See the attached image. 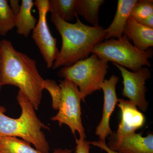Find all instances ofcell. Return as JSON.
Segmentation results:
<instances>
[{
  "instance_id": "1",
  "label": "cell",
  "mask_w": 153,
  "mask_h": 153,
  "mask_svg": "<svg viewBox=\"0 0 153 153\" xmlns=\"http://www.w3.org/2000/svg\"><path fill=\"white\" fill-rule=\"evenodd\" d=\"M1 63V84L12 85L28 99L36 110L43 97L44 79L39 73L36 60L15 49L9 40L0 41Z\"/></svg>"
},
{
  "instance_id": "2",
  "label": "cell",
  "mask_w": 153,
  "mask_h": 153,
  "mask_svg": "<svg viewBox=\"0 0 153 153\" xmlns=\"http://www.w3.org/2000/svg\"><path fill=\"white\" fill-rule=\"evenodd\" d=\"M74 24L63 21L51 13V20L62 38V46L52 68L71 66L88 58L96 45L105 40L106 32L101 26L85 25L76 17Z\"/></svg>"
},
{
  "instance_id": "3",
  "label": "cell",
  "mask_w": 153,
  "mask_h": 153,
  "mask_svg": "<svg viewBox=\"0 0 153 153\" xmlns=\"http://www.w3.org/2000/svg\"><path fill=\"white\" fill-rule=\"evenodd\" d=\"M17 99L22 110L18 118L6 116L5 108L0 106V136L19 137L41 153H49V143L42 130H49V127L39 119L33 105L20 91Z\"/></svg>"
},
{
  "instance_id": "4",
  "label": "cell",
  "mask_w": 153,
  "mask_h": 153,
  "mask_svg": "<svg viewBox=\"0 0 153 153\" xmlns=\"http://www.w3.org/2000/svg\"><path fill=\"white\" fill-rule=\"evenodd\" d=\"M108 68V62L93 53L71 66L63 67L57 72V75L76 85L82 101L85 102L86 97L101 90L100 85L104 81Z\"/></svg>"
},
{
  "instance_id": "5",
  "label": "cell",
  "mask_w": 153,
  "mask_h": 153,
  "mask_svg": "<svg viewBox=\"0 0 153 153\" xmlns=\"http://www.w3.org/2000/svg\"><path fill=\"white\" fill-rule=\"evenodd\" d=\"M91 53L107 62L111 61L133 71L145 66L150 67L149 59L153 55L152 48L141 51L134 46L125 35L120 39L102 41L94 47Z\"/></svg>"
},
{
  "instance_id": "6",
  "label": "cell",
  "mask_w": 153,
  "mask_h": 153,
  "mask_svg": "<svg viewBox=\"0 0 153 153\" xmlns=\"http://www.w3.org/2000/svg\"><path fill=\"white\" fill-rule=\"evenodd\" d=\"M59 85L62 91L61 100L58 112L51 120L57 121L60 126L66 125L74 135L77 131L79 137L85 139L86 135L81 119L80 102L82 99L78 88L66 79L61 80Z\"/></svg>"
},
{
  "instance_id": "7",
  "label": "cell",
  "mask_w": 153,
  "mask_h": 153,
  "mask_svg": "<svg viewBox=\"0 0 153 153\" xmlns=\"http://www.w3.org/2000/svg\"><path fill=\"white\" fill-rule=\"evenodd\" d=\"M34 4L38 9L39 19L33 31L32 38L40 50L48 68H52L59 54L57 39L51 34L47 22L49 12V0H36Z\"/></svg>"
},
{
  "instance_id": "8",
  "label": "cell",
  "mask_w": 153,
  "mask_h": 153,
  "mask_svg": "<svg viewBox=\"0 0 153 153\" xmlns=\"http://www.w3.org/2000/svg\"><path fill=\"white\" fill-rule=\"evenodd\" d=\"M113 64L120 71L123 78L122 95L128 98L141 110L146 111L149 103L146 100V82L152 75L149 69L143 67L136 71H131L117 63Z\"/></svg>"
},
{
  "instance_id": "9",
  "label": "cell",
  "mask_w": 153,
  "mask_h": 153,
  "mask_svg": "<svg viewBox=\"0 0 153 153\" xmlns=\"http://www.w3.org/2000/svg\"><path fill=\"white\" fill-rule=\"evenodd\" d=\"M117 105L121 111V119L116 132L110 136L108 144L117 142L127 135L135 132L145 123L144 115L132 102L119 99Z\"/></svg>"
},
{
  "instance_id": "10",
  "label": "cell",
  "mask_w": 153,
  "mask_h": 153,
  "mask_svg": "<svg viewBox=\"0 0 153 153\" xmlns=\"http://www.w3.org/2000/svg\"><path fill=\"white\" fill-rule=\"evenodd\" d=\"M119 80L117 76L112 75L109 79H105L100 85L104 94V103L102 117L97 127L95 134L102 141L105 142L107 137L113 134L110 126V119L118 102L116 86Z\"/></svg>"
},
{
  "instance_id": "11",
  "label": "cell",
  "mask_w": 153,
  "mask_h": 153,
  "mask_svg": "<svg viewBox=\"0 0 153 153\" xmlns=\"http://www.w3.org/2000/svg\"><path fill=\"white\" fill-rule=\"evenodd\" d=\"M107 146L120 153H153V135L150 134L143 137L140 134L133 133Z\"/></svg>"
},
{
  "instance_id": "12",
  "label": "cell",
  "mask_w": 153,
  "mask_h": 153,
  "mask_svg": "<svg viewBox=\"0 0 153 153\" xmlns=\"http://www.w3.org/2000/svg\"><path fill=\"white\" fill-rule=\"evenodd\" d=\"M134 46L141 51H146L153 46V29L147 27L130 17L123 30Z\"/></svg>"
},
{
  "instance_id": "13",
  "label": "cell",
  "mask_w": 153,
  "mask_h": 153,
  "mask_svg": "<svg viewBox=\"0 0 153 153\" xmlns=\"http://www.w3.org/2000/svg\"><path fill=\"white\" fill-rule=\"evenodd\" d=\"M137 0H118L117 8L112 23L105 29L106 35L105 39L111 38L120 39L123 35V30L129 18L132 9Z\"/></svg>"
},
{
  "instance_id": "14",
  "label": "cell",
  "mask_w": 153,
  "mask_h": 153,
  "mask_svg": "<svg viewBox=\"0 0 153 153\" xmlns=\"http://www.w3.org/2000/svg\"><path fill=\"white\" fill-rule=\"evenodd\" d=\"M34 5L33 0H22L20 11L16 16V27L19 35L28 37L36 27L37 20L32 14Z\"/></svg>"
},
{
  "instance_id": "15",
  "label": "cell",
  "mask_w": 153,
  "mask_h": 153,
  "mask_svg": "<svg viewBox=\"0 0 153 153\" xmlns=\"http://www.w3.org/2000/svg\"><path fill=\"white\" fill-rule=\"evenodd\" d=\"M104 2L103 0H76V13L93 27H98L100 8Z\"/></svg>"
},
{
  "instance_id": "16",
  "label": "cell",
  "mask_w": 153,
  "mask_h": 153,
  "mask_svg": "<svg viewBox=\"0 0 153 153\" xmlns=\"http://www.w3.org/2000/svg\"><path fill=\"white\" fill-rule=\"evenodd\" d=\"M0 153H42L16 137L0 136Z\"/></svg>"
},
{
  "instance_id": "17",
  "label": "cell",
  "mask_w": 153,
  "mask_h": 153,
  "mask_svg": "<svg viewBox=\"0 0 153 153\" xmlns=\"http://www.w3.org/2000/svg\"><path fill=\"white\" fill-rule=\"evenodd\" d=\"M49 12L57 14L65 22H71L78 17L76 0H49Z\"/></svg>"
},
{
  "instance_id": "18",
  "label": "cell",
  "mask_w": 153,
  "mask_h": 153,
  "mask_svg": "<svg viewBox=\"0 0 153 153\" xmlns=\"http://www.w3.org/2000/svg\"><path fill=\"white\" fill-rule=\"evenodd\" d=\"M16 27V16L7 0H0V36H5Z\"/></svg>"
},
{
  "instance_id": "19",
  "label": "cell",
  "mask_w": 153,
  "mask_h": 153,
  "mask_svg": "<svg viewBox=\"0 0 153 153\" xmlns=\"http://www.w3.org/2000/svg\"><path fill=\"white\" fill-rule=\"evenodd\" d=\"M153 15L152 0H138L132 9L130 17L139 22Z\"/></svg>"
},
{
  "instance_id": "20",
  "label": "cell",
  "mask_w": 153,
  "mask_h": 153,
  "mask_svg": "<svg viewBox=\"0 0 153 153\" xmlns=\"http://www.w3.org/2000/svg\"><path fill=\"white\" fill-rule=\"evenodd\" d=\"M44 89L49 91L52 100V106L55 110H58L62 97V91L59 85L52 79H44Z\"/></svg>"
},
{
  "instance_id": "21",
  "label": "cell",
  "mask_w": 153,
  "mask_h": 153,
  "mask_svg": "<svg viewBox=\"0 0 153 153\" xmlns=\"http://www.w3.org/2000/svg\"><path fill=\"white\" fill-rule=\"evenodd\" d=\"M76 153H89L90 146L89 142L85 140V139L79 137L77 139L76 137Z\"/></svg>"
},
{
  "instance_id": "22",
  "label": "cell",
  "mask_w": 153,
  "mask_h": 153,
  "mask_svg": "<svg viewBox=\"0 0 153 153\" xmlns=\"http://www.w3.org/2000/svg\"><path fill=\"white\" fill-rule=\"evenodd\" d=\"M89 143H90V145L98 147L101 149L102 150L105 151L107 153H120L117 151L112 150V149H110L106 144L105 142L99 140L98 141H94L89 142Z\"/></svg>"
},
{
  "instance_id": "23",
  "label": "cell",
  "mask_w": 153,
  "mask_h": 153,
  "mask_svg": "<svg viewBox=\"0 0 153 153\" xmlns=\"http://www.w3.org/2000/svg\"><path fill=\"white\" fill-rule=\"evenodd\" d=\"M10 8L15 16H16L19 13L20 8L21 5H20V1L19 0H10Z\"/></svg>"
},
{
  "instance_id": "24",
  "label": "cell",
  "mask_w": 153,
  "mask_h": 153,
  "mask_svg": "<svg viewBox=\"0 0 153 153\" xmlns=\"http://www.w3.org/2000/svg\"><path fill=\"white\" fill-rule=\"evenodd\" d=\"M138 23L145 27L153 29V15L140 21Z\"/></svg>"
},
{
  "instance_id": "25",
  "label": "cell",
  "mask_w": 153,
  "mask_h": 153,
  "mask_svg": "<svg viewBox=\"0 0 153 153\" xmlns=\"http://www.w3.org/2000/svg\"><path fill=\"white\" fill-rule=\"evenodd\" d=\"M52 153H72V152L69 149L58 148V149H55Z\"/></svg>"
},
{
  "instance_id": "26",
  "label": "cell",
  "mask_w": 153,
  "mask_h": 153,
  "mask_svg": "<svg viewBox=\"0 0 153 153\" xmlns=\"http://www.w3.org/2000/svg\"><path fill=\"white\" fill-rule=\"evenodd\" d=\"M1 58H0V91L2 87L1 84Z\"/></svg>"
}]
</instances>
